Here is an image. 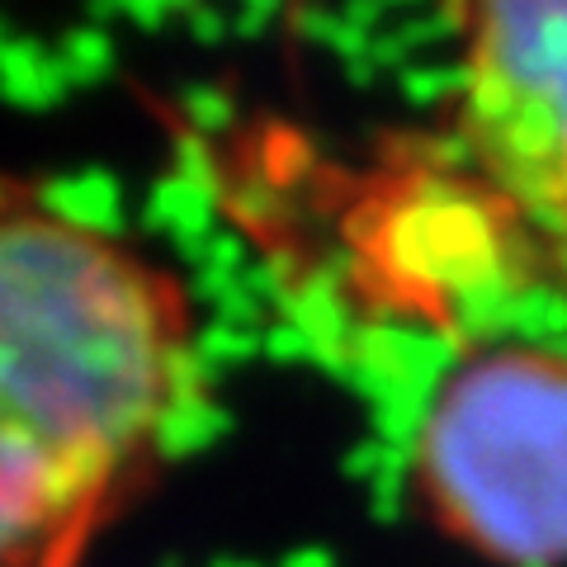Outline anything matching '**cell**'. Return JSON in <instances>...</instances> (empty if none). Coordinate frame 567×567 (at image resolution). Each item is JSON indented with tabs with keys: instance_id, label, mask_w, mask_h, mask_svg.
<instances>
[{
	"instance_id": "obj_1",
	"label": "cell",
	"mask_w": 567,
	"mask_h": 567,
	"mask_svg": "<svg viewBox=\"0 0 567 567\" xmlns=\"http://www.w3.org/2000/svg\"><path fill=\"white\" fill-rule=\"evenodd\" d=\"M199 388L185 275L0 181V567H91L162 483Z\"/></svg>"
},
{
	"instance_id": "obj_2",
	"label": "cell",
	"mask_w": 567,
	"mask_h": 567,
	"mask_svg": "<svg viewBox=\"0 0 567 567\" xmlns=\"http://www.w3.org/2000/svg\"><path fill=\"white\" fill-rule=\"evenodd\" d=\"M406 496L487 567H567V354L477 346L425 398Z\"/></svg>"
},
{
	"instance_id": "obj_3",
	"label": "cell",
	"mask_w": 567,
	"mask_h": 567,
	"mask_svg": "<svg viewBox=\"0 0 567 567\" xmlns=\"http://www.w3.org/2000/svg\"><path fill=\"white\" fill-rule=\"evenodd\" d=\"M364 298L406 322H454L520 265H544V227L445 137L369 175L341 223Z\"/></svg>"
},
{
	"instance_id": "obj_4",
	"label": "cell",
	"mask_w": 567,
	"mask_h": 567,
	"mask_svg": "<svg viewBox=\"0 0 567 567\" xmlns=\"http://www.w3.org/2000/svg\"><path fill=\"white\" fill-rule=\"evenodd\" d=\"M445 137L539 227L567 213V0H445Z\"/></svg>"
},
{
	"instance_id": "obj_5",
	"label": "cell",
	"mask_w": 567,
	"mask_h": 567,
	"mask_svg": "<svg viewBox=\"0 0 567 567\" xmlns=\"http://www.w3.org/2000/svg\"><path fill=\"white\" fill-rule=\"evenodd\" d=\"M544 270L567 289V213L554 227H544Z\"/></svg>"
}]
</instances>
